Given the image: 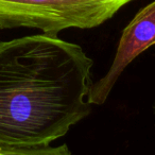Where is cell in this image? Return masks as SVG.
I'll list each match as a JSON object with an SVG mask.
<instances>
[{"label": "cell", "instance_id": "obj_1", "mask_svg": "<svg viewBox=\"0 0 155 155\" xmlns=\"http://www.w3.org/2000/svg\"><path fill=\"white\" fill-rule=\"evenodd\" d=\"M93 64L53 35L0 41V144L49 146L86 118Z\"/></svg>", "mask_w": 155, "mask_h": 155}, {"label": "cell", "instance_id": "obj_2", "mask_svg": "<svg viewBox=\"0 0 155 155\" xmlns=\"http://www.w3.org/2000/svg\"><path fill=\"white\" fill-rule=\"evenodd\" d=\"M133 0H0V29L30 28L56 36L66 29H93Z\"/></svg>", "mask_w": 155, "mask_h": 155}, {"label": "cell", "instance_id": "obj_3", "mask_svg": "<svg viewBox=\"0 0 155 155\" xmlns=\"http://www.w3.org/2000/svg\"><path fill=\"white\" fill-rule=\"evenodd\" d=\"M153 45H155V0L140 10L123 30L108 71L91 85L87 98L89 104H103L124 69Z\"/></svg>", "mask_w": 155, "mask_h": 155}, {"label": "cell", "instance_id": "obj_4", "mask_svg": "<svg viewBox=\"0 0 155 155\" xmlns=\"http://www.w3.org/2000/svg\"><path fill=\"white\" fill-rule=\"evenodd\" d=\"M0 155H71L66 143L58 147H14L0 144Z\"/></svg>", "mask_w": 155, "mask_h": 155}]
</instances>
